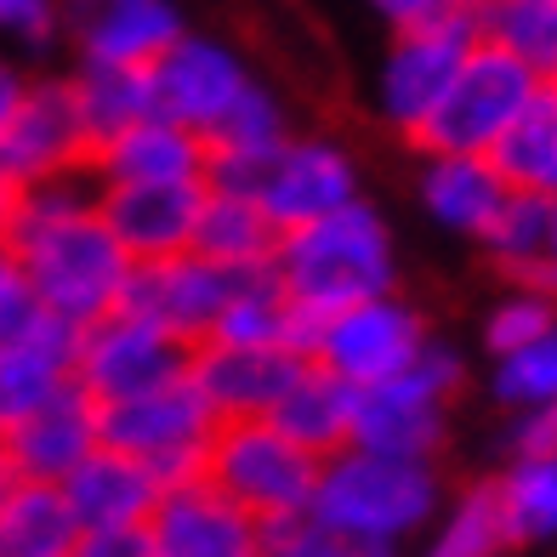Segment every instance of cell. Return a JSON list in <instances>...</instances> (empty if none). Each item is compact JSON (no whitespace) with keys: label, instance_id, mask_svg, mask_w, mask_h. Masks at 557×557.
Instances as JSON below:
<instances>
[{"label":"cell","instance_id":"cell-1","mask_svg":"<svg viewBox=\"0 0 557 557\" xmlns=\"http://www.w3.org/2000/svg\"><path fill=\"white\" fill-rule=\"evenodd\" d=\"M103 176L97 165L58 171L23 188L12 245L29 268L40 301L69 324H91L120 308L125 278H132V250L114 239V227L97 206Z\"/></svg>","mask_w":557,"mask_h":557},{"label":"cell","instance_id":"cell-2","mask_svg":"<svg viewBox=\"0 0 557 557\" xmlns=\"http://www.w3.org/2000/svg\"><path fill=\"white\" fill-rule=\"evenodd\" d=\"M273 273L301 313H336L364 296L398 285V250L375 206L347 199L342 211L285 227L273 250Z\"/></svg>","mask_w":557,"mask_h":557},{"label":"cell","instance_id":"cell-3","mask_svg":"<svg viewBox=\"0 0 557 557\" xmlns=\"http://www.w3.org/2000/svg\"><path fill=\"white\" fill-rule=\"evenodd\" d=\"M438 500H444V484H438L433 461H398V455L347 444L336 455H324L308 512L352 541L398 546L404 535L433 523Z\"/></svg>","mask_w":557,"mask_h":557},{"label":"cell","instance_id":"cell-4","mask_svg":"<svg viewBox=\"0 0 557 557\" xmlns=\"http://www.w3.org/2000/svg\"><path fill=\"white\" fill-rule=\"evenodd\" d=\"M319 467H324L319 455L301 449L290 433H278L268 416H245V421H216L199 478L216 484L234 506H245L257 523H278L313 506Z\"/></svg>","mask_w":557,"mask_h":557},{"label":"cell","instance_id":"cell-5","mask_svg":"<svg viewBox=\"0 0 557 557\" xmlns=\"http://www.w3.org/2000/svg\"><path fill=\"white\" fill-rule=\"evenodd\" d=\"M206 183L250 194L273 216L278 234L313 222V216H331L347 199H359V171H352L347 148H336L331 137H285L257 160H211Z\"/></svg>","mask_w":557,"mask_h":557},{"label":"cell","instance_id":"cell-6","mask_svg":"<svg viewBox=\"0 0 557 557\" xmlns=\"http://www.w3.org/2000/svg\"><path fill=\"white\" fill-rule=\"evenodd\" d=\"M461 375H467L461 352L433 336L416 352L410 370H398L375 387H359L352 444L375 449V455H398V461H433L444 444L449 398L461 393Z\"/></svg>","mask_w":557,"mask_h":557},{"label":"cell","instance_id":"cell-7","mask_svg":"<svg viewBox=\"0 0 557 557\" xmlns=\"http://www.w3.org/2000/svg\"><path fill=\"white\" fill-rule=\"evenodd\" d=\"M529 91H535L529 63L495 40H478L467 63L455 69L449 91L438 97V109L410 132V148H421V154H490Z\"/></svg>","mask_w":557,"mask_h":557},{"label":"cell","instance_id":"cell-8","mask_svg":"<svg viewBox=\"0 0 557 557\" xmlns=\"http://www.w3.org/2000/svg\"><path fill=\"white\" fill-rule=\"evenodd\" d=\"M97 410H103V444L148 461L160 484L199 478L206 444L216 433V410L206 404V393L194 387V375H176V382H160L148 393L97 404Z\"/></svg>","mask_w":557,"mask_h":557},{"label":"cell","instance_id":"cell-9","mask_svg":"<svg viewBox=\"0 0 557 557\" xmlns=\"http://www.w3.org/2000/svg\"><path fill=\"white\" fill-rule=\"evenodd\" d=\"M478 40H484V29H478L472 0H455L438 17L404 23L387 46V58H382V81H375V109H382V120L393 132L410 137L416 125L438 109V97L449 91L455 69L467 63V52Z\"/></svg>","mask_w":557,"mask_h":557},{"label":"cell","instance_id":"cell-10","mask_svg":"<svg viewBox=\"0 0 557 557\" xmlns=\"http://www.w3.org/2000/svg\"><path fill=\"white\" fill-rule=\"evenodd\" d=\"M188 364H194V347L132 308H114L103 319L81 324V347H74V382L97 404L176 382V375H188Z\"/></svg>","mask_w":557,"mask_h":557},{"label":"cell","instance_id":"cell-11","mask_svg":"<svg viewBox=\"0 0 557 557\" xmlns=\"http://www.w3.org/2000/svg\"><path fill=\"white\" fill-rule=\"evenodd\" d=\"M426 342H433L426 319L410 308V301H398L393 290H382V296L352 301V308L324 313L308 359L324 364V370H336L342 382H352V387H375V382H387V375L410 370Z\"/></svg>","mask_w":557,"mask_h":557},{"label":"cell","instance_id":"cell-12","mask_svg":"<svg viewBox=\"0 0 557 557\" xmlns=\"http://www.w3.org/2000/svg\"><path fill=\"white\" fill-rule=\"evenodd\" d=\"M245 273L250 268H222L211 257H199V250H176V257H160V262H132L120 308L154 319L176 342L199 347L216 331L227 296H234V285Z\"/></svg>","mask_w":557,"mask_h":557},{"label":"cell","instance_id":"cell-13","mask_svg":"<svg viewBox=\"0 0 557 557\" xmlns=\"http://www.w3.org/2000/svg\"><path fill=\"white\" fill-rule=\"evenodd\" d=\"M91 132L81 114L74 81H23L17 109L0 125V171L17 176L23 188L58 171L91 165Z\"/></svg>","mask_w":557,"mask_h":557},{"label":"cell","instance_id":"cell-14","mask_svg":"<svg viewBox=\"0 0 557 557\" xmlns=\"http://www.w3.org/2000/svg\"><path fill=\"white\" fill-rule=\"evenodd\" d=\"M148 81H154V114L183 120L188 132L206 137L250 91V69L239 63V52H227L222 40L176 35L165 52L148 63Z\"/></svg>","mask_w":557,"mask_h":557},{"label":"cell","instance_id":"cell-15","mask_svg":"<svg viewBox=\"0 0 557 557\" xmlns=\"http://www.w3.org/2000/svg\"><path fill=\"white\" fill-rule=\"evenodd\" d=\"M301 370H308V352H296L285 342H199L188 364L194 387L206 393L216 421L268 416Z\"/></svg>","mask_w":557,"mask_h":557},{"label":"cell","instance_id":"cell-16","mask_svg":"<svg viewBox=\"0 0 557 557\" xmlns=\"http://www.w3.org/2000/svg\"><path fill=\"white\" fill-rule=\"evenodd\" d=\"M148 535H154V557H262V523L206 478L165 484Z\"/></svg>","mask_w":557,"mask_h":557},{"label":"cell","instance_id":"cell-17","mask_svg":"<svg viewBox=\"0 0 557 557\" xmlns=\"http://www.w3.org/2000/svg\"><path fill=\"white\" fill-rule=\"evenodd\" d=\"M63 40L81 63H132L148 69L183 35V12L171 0H58Z\"/></svg>","mask_w":557,"mask_h":557},{"label":"cell","instance_id":"cell-18","mask_svg":"<svg viewBox=\"0 0 557 557\" xmlns=\"http://www.w3.org/2000/svg\"><path fill=\"white\" fill-rule=\"evenodd\" d=\"M114 239L132 250V262H160L194 245V222L206 206V176L183 183H103L97 194Z\"/></svg>","mask_w":557,"mask_h":557},{"label":"cell","instance_id":"cell-19","mask_svg":"<svg viewBox=\"0 0 557 557\" xmlns=\"http://www.w3.org/2000/svg\"><path fill=\"white\" fill-rule=\"evenodd\" d=\"M0 444H7L17 478L63 484V478L81 467L97 444H103V410H97V398L81 382H69L63 393L46 398L40 410L12 421L7 433H0Z\"/></svg>","mask_w":557,"mask_h":557},{"label":"cell","instance_id":"cell-20","mask_svg":"<svg viewBox=\"0 0 557 557\" xmlns=\"http://www.w3.org/2000/svg\"><path fill=\"white\" fill-rule=\"evenodd\" d=\"M74 347H81V324L58 313L0 342V433L74 382Z\"/></svg>","mask_w":557,"mask_h":557},{"label":"cell","instance_id":"cell-21","mask_svg":"<svg viewBox=\"0 0 557 557\" xmlns=\"http://www.w3.org/2000/svg\"><path fill=\"white\" fill-rule=\"evenodd\" d=\"M91 165L103 183H183V176H206L211 148L183 120L143 114L137 125H125L97 148Z\"/></svg>","mask_w":557,"mask_h":557},{"label":"cell","instance_id":"cell-22","mask_svg":"<svg viewBox=\"0 0 557 557\" xmlns=\"http://www.w3.org/2000/svg\"><path fill=\"white\" fill-rule=\"evenodd\" d=\"M63 495L74 506V518H81V529H91V523H148L165 484L154 478L148 461H137V455H125L114 444H97L86 461L63 478Z\"/></svg>","mask_w":557,"mask_h":557},{"label":"cell","instance_id":"cell-23","mask_svg":"<svg viewBox=\"0 0 557 557\" xmlns=\"http://www.w3.org/2000/svg\"><path fill=\"white\" fill-rule=\"evenodd\" d=\"M352 410H359V387L308 359V370H301L290 382V393L268 410V421L324 461V455H336V449L352 444Z\"/></svg>","mask_w":557,"mask_h":557},{"label":"cell","instance_id":"cell-24","mask_svg":"<svg viewBox=\"0 0 557 557\" xmlns=\"http://www.w3.org/2000/svg\"><path fill=\"white\" fill-rule=\"evenodd\" d=\"M506 194H512V183L495 171L490 154H426L421 206L444 227H455V234L478 239L495 222V211L506 206Z\"/></svg>","mask_w":557,"mask_h":557},{"label":"cell","instance_id":"cell-25","mask_svg":"<svg viewBox=\"0 0 557 557\" xmlns=\"http://www.w3.org/2000/svg\"><path fill=\"white\" fill-rule=\"evenodd\" d=\"M188 250H199V257H211L222 268H273L278 227H273V216L250 194L211 188L206 183V206H199L194 245Z\"/></svg>","mask_w":557,"mask_h":557},{"label":"cell","instance_id":"cell-26","mask_svg":"<svg viewBox=\"0 0 557 557\" xmlns=\"http://www.w3.org/2000/svg\"><path fill=\"white\" fill-rule=\"evenodd\" d=\"M490 160L512 188L557 194V81H535L512 125L495 137Z\"/></svg>","mask_w":557,"mask_h":557},{"label":"cell","instance_id":"cell-27","mask_svg":"<svg viewBox=\"0 0 557 557\" xmlns=\"http://www.w3.org/2000/svg\"><path fill=\"white\" fill-rule=\"evenodd\" d=\"M81 518L63 495V484H40V478H17L0 495V557H69Z\"/></svg>","mask_w":557,"mask_h":557},{"label":"cell","instance_id":"cell-28","mask_svg":"<svg viewBox=\"0 0 557 557\" xmlns=\"http://www.w3.org/2000/svg\"><path fill=\"white\" fill-rule=\"evenodd\" d=\"M69 81H74V97H81L91 148H103L114 132L137 125L143 114H154V81H148V69H132V63H81Z\"/></svg>","mask_w":557,"mask_h":557},{"label":"cell","instance_id":"cell-29","mask_svg":"<svg viewBox=\"0 0 557 557\" xmlns=\"http://www.w3.org/2000/svg\"><path fill=\"white\" fill-rule=\"evenodd\" d=\"M484 40L529 63L535 81H557V0H472Z\"/></svg>","mask_w":557,"mask_h":557},{"label":"cell","instance_id":"cell-30","mask_svg":"<svg viewBox=\"0 0 557 557\" xmlns=\"http://www.w3.org/2000/svg\"><path fill=\"white\" fill-rule=\"evenodd\" d=\"M512 546V529H506V506H500V484L484 478L455 495V506L444 512L438 535L426 541L421 557H500Z\"/></svg>","mask_w":557,"mask_h":557},{"label":"cell","instance_id":"cell-31","mask_svg":"<svg viewBox=\"0 0 557 557\" xmlns=\"http://www.w3.org/2000/svg\"><path fill=\"white\" fill-rule=\"evenodd\" d=\"M495 484H500L512 546L557 541V455H512V467Z\"/></svg>","mask_w":557,"mask_h":557},{"label":"cell","instance_id":"cell-32","mask_svg":"<svg viewBox=\"0 0 557 557\" xmlns=\"http://www.w3.org/2000/svg\"><path fill=\"white\" fill-rule=\"evenodd\" d=\"M546 234H552V194H529V188H512L506 206L495 211V222L478 234V245L506 268V273H529L541 257H546Z\"/></svg>","mask_w":557,"mask_h":557},{"label":"cell","instance_id":"cell-33","mask_svg":"<svg viewBox=\"0 0 557 557\" xmlns=\"http://www.w3.org/2000/svg\"><path fill=\"white\" fill-rule=\"evenodd\" d=\"M285 137H290V125H285L278 97L250 81V91L206 132V148H211V160H257V154H268V148H278Z\"/></svg>","mask_w":557,"mask_h":557},{"label":"cell","instance_id":"cell-34","mask_svg":"<svg viewBox=\"0 0 557 557\" xmlns=\"http://www.w3.org/2000/svg\"><path fill=\"white\" fill-rule=\"evenodd\" d=\"M490 393L506 404V410H535V404L557 398V331L523 342L512 352H495Z\"/></svg>","mask_w":557,"mask_h":557},{"label":"cell","instance_id":"cell-35","mask_svg":"<svg viewBox=\"0 0 557 557\" xmlns=\"http://www.w3.org/2000/svg\"><path fill=\"white\" fill-rule=\"evenodd\" d=\"M262 557H398V546H375V541H352L342 529L319 523L313 512L262 523Z\"/></svg>","mask_w":557,"mask_h":557},{"label":"cell","instance_id":"cell-36","mask_svg":"<svg viewBox=\"0 0 557 557\" xmlns=\"http://www.w3.org/2000/svg\"><path fill=\"white\" fill-rule=\"evenodd\" d=\"M546 331H557V301L523 285L518 296H506L500 308L490 313L484 342H490V352H512V347L535 342V336H546Z\"/></svg>","mask_w":557,"mask_h":557},{"label":"cell","instance_id":"cell-37","mask_svg":"<svg viewBox=\"0 0 557 557\" xmlns=\"http://www.w3.org/2000/svg\"><path fill=\"white\" fill-rule=\"evenodd\" d=\"M46 319H52V308L40 301L29 268H23V257H17V245L0 239V342L35 331V324H46Z\"/></svg>","mask_w":557,"mask_h":557},{"label":"cell","instance_id":"cell-38","mask_svg":"<svg viewBox=\"0 0 557 557\" xmlns=\"http://www.w3.org/2000/svg\"><path fill=\"white\" fill-rule=\"evenodd\" d=\"M0 35L23 46H52L63 35L58 0H0Z\"/></svg>","mask_w":557,"mask_h":557},{"label":"cell","instance_id":"cell-39","mask_svg":"<svg viewBox=\"0 0 557 557\" xmlns=\"http://www.w3.org/2000/svg\"><path fill=\"white\" fill-rule=\"evenodd\" d=\"M69 557H154L148 523H91L74 535Z\"/></svg>","mask_w":557,"mask_h":557},{"label":"cell","instance_id":"cell-40","mask_svg":"<svg viewBox=\"0 0 557 557\" xmlns=\"http://www.w3.org/2000/svg\"><path fill=\"white\" fill-rule=\"evenodd\" d=\"M506 444H512V455H557V398L535 404V410H518Z\"/></svg>","mask_w":557,"mask_h":557},{"label":"cell","instance_id":"cell-41","mask_svg":"<svg viewBox=\"0 0 557 557\" xmlns=\"http://www.w3.org/2000/svg\"><path fill=\"white\" fill-rule=\"evenodd\" d=\"M375 12H382L393 29H404V23H421V17H438V12H449L455 0H370Z\"/></svg>","mask_w":557,"mask_h":557},{"label":"cell","instance_id":"cell-42","mask_svg":"<svg viewBox=\"0 0 557 557\" xmlns=\"http://www.w3.org/2000/svg\"><path fill=\"white\" fill-rule=\"evenodd\" d=\"M17 206H23V183L0 171V239H12V227H17Z\"/></svg>","mask_w":557,"mask_h":557},{"label":"cell","instance_id":"cell-43","mask_svg":"<svg viewBox=\"0 0 557 557\" xmlns=\"http://www.w3.org/2000/svg\"><path fill=\"white\" fill-rule=\"evenodd\" d=\"M17 97H23V74L0 58V125H7V114L17 109Z\"/></svg>","mask_w":557,"mask_h":557},{"label":"cell","instance_id":"cell-44","mask_svg":"<svg viewBox=\"0 0 557 557\" xmlns=\"http://www.w3.org/2000/svg\"><path fill=\"white\" fill-rule=\"evenodd\" d=\"M546 257L557 262V194H552V234H546ZM546 257H541V262H546Z\"/></svg>","mask_w":557,"mask_h":557}]
</instances>
